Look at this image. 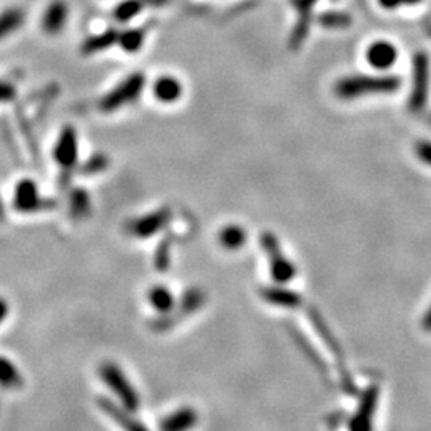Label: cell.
Masks as SVG:
<instances>
[{"mask_svg": "<svg viewBox=\"0 0 431 431\" xmlns=\"http://www.w3.org/2000/svg\"><path fill=\"white\" fill-rule=\"evenodd\" d=\"M246 242V232L240 226H227L219 232V243L228 251H235Z\"/></svg>", "mask_w": 431, "mask_h": 431, "instance_id": "obj_19", "label": "cell"}, {"mask_svg": "<svg viewBox=\"0 0 431 431\" xmlns=\"http://www.w3.org/2000/svg\"><path fill=\"white\" fill-rule=\"evenodd\" d=\"M260 243L262 246L265 248L267 254H269L272 276H274L278 283L291 281L294 275H296V267L291 264V260L283 256L278 240L272 235V233H264L260 238Z\"/></svg>", "mask_w": 431, "mask_h": 431, "instance_id": "obj_4", "label": "cell"}, {"mask_svg": "<svg viewBox=\"0 0 431 431\" xmlns=\"http://www.w3.org/2000/svg\"><path fill=\"white\" fill-rule=\"evenodd\" d=\"M170 265V249H168V243L158 244L157 254H155V267L158 270H165Z\"/></svg>", "mask_w": 431, "mask_h": 431, "instance_id": "obj_26", "label": "cell"}, {"mask_svg": "<svg viewBox=\"0 0 431 431\" xmlns=\"http://www.w3.org/2000/svg\"><path fill=\"white\" fill-rule=\"evenodd\" d=\"M68 5L61 0H56L52 5H48L45 13L42 16V27L47 34H58L63 29L65 21H68Z\"/></svg>", "mask_w": 431, "mask_h": 431, "instance_id": "obj_14", "label": "cell"}, {"mask_svg": "<svg viewBox=\"0 0 431 431\" xmlns=\"http://www.w3.org/2000/svg\"><path fill=\"white\" fill-rule=\"evenodd\" d=\"M379 400V389L370 386V389L364 393L363 402L359 406L356 416L353 417L350 422V431H373V414L377 407Z\"/></svg>", "mask_w": 431, "mask_h": 431, "instance_id": "obj_9", "label": "cell"}, {"mask_svg": "<svg viewBox=\"0 0 431 431\" xmlns=\"http://www.w3.org/2000/svg\"><path fill=\"white\" fill-rule=\"evenodd\" d=\"M318 21L321 26L329 27V29H342V27L352 24L350 16L342 12H326L323 15H320Z\"/></svg>", "mask_w": 431, "mask_h": 431, "instance_id": "obj_21", "label": "cell"}, {"mask_svg": "<svg viewBox=\"0 0 431 431\" xmlns=\"http://www.w3.org/2000/svg\"><path fill=\"white\" fill-rule=\"evenodd\" d=\"M70 203H72V212L75 216H85L86 212L90 211L88 195H86L85 192H81V190H79V192H75L72 195Z\"/></svg>", "mask_w": 431, "mask_h": 431, "instance_id": "obj_24", "label": "cell"}, {"mask_svg": "<svg viewBox=\"0 0 431 431\" xmlns=\"http://www.w3.org/2000/svg\"><path fill=\"white\" fill-rule=\"evenodd\" d=\"M97 406L107 417H111L123 431H149L143 422L131 416V412L127 409L116 405V402L107 400V398H100Z\"/></svg>", "mask_w": 431, "mask_h": 431, "instance_id": "obj_7", "label": "cell"}, {"mask_svg": "<svg viewBox=\"0 0 431 431\" xmlns=\"http://www.w3.org/2000/svg\"><path fill=\"white\" fill-rule=\"evenodd\" d=\"M315 3L316 0H292V5L299 12V21L296 27H294L291 40H289L291 48H294V50L302 47L305 37L308 34L310 23H312V8Z\"/></svg>", "mask_w": 431, "mask_h": 431, "instance_id": "obj_10", "label": "cell"}, {"mask_svg": "<svg viewBox=\"0 0 431 431\" xmlns=\"http://www.w3.org/2000/svg\"><path fill=\"white\" fill-rule=\"evenodd\" d=\"M366 56H368L369 64L373 65V68L379 69V70H385L396 63L398 52L390 42L380 40V42H374L373 45L368 48Z\"/></svg>", "mask_w": 431, "mask_h": 431, "instance_id": "obj_12", "label": "cell"}, {"mask_svg": "<svg viewBox=\"0 0 431 431\" xmlns=\"http://www.w3.org/2000/svg\"><path fill=\"white\" fill-rule=\"evenodd\" d=\"M3 217V206H2V201H0V219Z\"/></svg>", "mask_w": 431, "mask_h": 431, "instance_id": "obj_33", "label": "cell"}, {"mask_svg": "<svg viewBox=\"0 0 431 431\" xmlns=\"http://www.w3.org/2000/svg\"><path fill=\"white\" fill-rule=\"evenodd\" d=\"M144 42V31L143 29H134L128 31L120 37V43L127 52H138L141 45Z\"/></svg>", "mask_w": 431, "mask_h": 431, "instance_id": "obj_22", "label": "cell"}, {"mask_svg": "<svg viewBox=\"0 0 431 431\" xmlns=\"http://www.w3.org/2000/svg\"><path fill=\"white\" fill-rule=\"evenodd\" d=\"M154 95L158 101L165 102V104L176 102L182 96L181 81L176 77H171V75H163V77L155 80Z\"/></svg>", "mask_w": 431, "mask_h": 431, "instance_id": "obj_15", "label": "cell"}, {"mask_svg": "<svg viewBox=\"0 0 431 431\" xmlns=\"http://www.w3.org/2000/svg\"><path fill=\"white\" fill-rule=\"evenodd\" d=\"M260 296L265 299L267 302L280 305V307H297L301 304V297L296 292L289 291V289H280V288H269L262 289Z\"/></svg>", "mask_w": 431, "mask_h": 431, "instance_id": "obj_17", "label": "cell"}, {"mask_svg": "<svg viewBox=\"0 0 431 431\" xmlns=\"http://www.w3.org/2000/svg\"><path fill=\"white\" fill-rule=\"evenodd\" d=\"M54 157L56 162L64 168H70L75 165L77 160V136L72 128L64 130L61 133L56 144V150H54Z\"/></svg>", "mask_w": 431, "mask_h": 431, "instance_id": "obj_13", "label": "cell"}, {"mask_svg": "<svg viewBox=\"0 0 431 431\" xmlns=\"http://www.w3.org/2000/svg\"><path fill=\"white\" fill-rule=\"evenodd\" d=\"M430 34H431V31H430Z\"/></svg>", "mask_w": 431, "mask_h": 431, "instance_id": "obj_34", "label": "cell"}, {"mask_svg": "<svg viewBox=\"0 0 431 431\" xmlns=\"http://www.w3.org/2000/svg\"><path fill=\"white\" fill-rule=\"evenodd\" d=\"M15 96V88L12 85L0 81V102L2 101H12Z\"/></svg>", "mask_w": 431, "mask_h": 431, "instance_id": "obj_28", "label": "cell"}, {"mask_svg": "<svg viewBox=\"0 0 431 431\" xmlns=\"http://www.w3.org/2000/svg\"><path fill=\"white\" fill-rule=\"evenodd\" d=\"M100 377L112 390L113 395L122 402V407L130 412H136L141 406V398L127 374L120 369L116 363L106 361L100 366Z\"/></svg>", "mask_w": 431, "mask_h": 431, "instance_id": "obj_2", "label": "cell"}, {"mask_svg": "<svg viewBox=\"0 0 431 431\" xmlns=\"http://www.w3.org/2000/svg\"><path fill=\"white\" fill-rule=\"evenodd\" d=\"M116 40V36L112 34V32H109V34H104V36H100V37H93V39L86 43V52H97L101 50V48L107 47L109 43Z\"/></svg>", "mask_w": 431, "mask_h": 431, "instance_id": "obj_25", "label": "cell"}, {"mask_svg": "<svg viewBox=\"0 0 431 431\" xmlns=\"http://www.w3.org/2000/svg\"><path fill=\"white\" fill-rule=\"evenodd\" d=\"M380 5L386 10H393V8H398L401 5V0H379Z\"/></svg>", "mask_w": 431, "mask_h": 431, "instance_id": "obj_29", "label": "cell"}, {"mask_svg": "<svg viewBox=\"0 0 431 431\" xmlns=\"http://www.w3.org/2000/svg\"><path fill=\"white\" fill-rule=\"evenodd\" d=\"M141 3L138 0H127V2L120 3L116 10V18L118 21H128L139 13Z\"/></svg>", "mask_w": 431, "mask_h": 431, "instance_id": "obj_23", "label": "cell"}, {"mask_svg": "<svg viewBox=\"0 0 431 431\" xmlns=\"http://www.w3.org/2000/svg\"><path fill=\"white\" fill-rule=\"evenodd\" d=\"M198 423V414L194 407L184 406L168 414L160 422V431H190Z\"/></svg>", "mask_w": 431, "mask_h": 431, "instance_id": "obj_11", "label": "cell"}, {"mask_svg": "<svg viewBox=\"0 0 431 431\" xmlns=\"http://www.w3.org/2000/svg\"><path fill=\"white\" fill-rule=\"evenodd\" d=\"M170 219H171V211L163 208L150 212V214L141 216L139 219L131 222L128 228L131 235L138 238H150L154 237L155 233L160 232L162 228H165Z\"/></svg>", "mask_w": 431, "mask_h": 431, "instance_id": "obj_6", "label": "cell"}, {"mask_svg": "<svg viewBox=\"0 0 431 431\" xmlns=\"http://www.w3.org/2000/svg\"><path fill=\"white\" fill-rule=\"evenodd\" d=\"M0 386L16 390L23 386V375L8 358L0 356Z\"/></svg>", "mask_w": 431, "mask_h": 431, "instance_id": "obj_18", "label": "cell"}, {"mask_svg": "<svg viewBox=\"0 0 431 431\" xmlns=\"http://www.w3.org/2000/svg\"><path fill=\"white\" fill-rule=\"evenodd\" d=\"M15 206L21 212H34L36 210L45 206V201H42L37 185L31 179H23L16 184L15 189Z\"/></svg>", "mask_w": 431, "mask_h": 431, "instance_id": "obj_8", "label": "cell"}, {"mask_svg": "<svg viewBox=\"0 0 431 431\" xmlns=\"http://www.w3.org/2000/svg\"><path fill=\"white\" fill-rule=\"evenodd\" d=\"M422 324H423V329L425 331H431V307H430V310L427 312V315H425Z\"/></svg>", "mask_w": 431, "mask_h": 431, "instance_id": "obj_31", "label": "cell"}, {"mask_svg": "<svg viewBox=\"0 0 431 431\" xmlns=\"http://www.w3.org/2000/svg\"><path fill=\"white\" fill-rule=\"evenodd\" d=\"M416 152L420 160H422L425 165L431 166V143L430 141H420L416 146Z\"/></svg>", "mask_w": 431, "mask_h": 431, "instance_id": "obj_27", "label": "cell"}, {"mask_svg": "<svg viewBox=\"0 0 431 431\" xmlns=\"http://www.w3.org/2000/svg\"><path fill=\"white\" fill-rule=\"evenodd\" d=\"M147 297H149L152 307H154L160 315H170L173 312L174 305H176L173 292L163 285L152 286L149 294H147Z\"/></svg>", "mask_w": 431, "mask_h": 431, "instance_id": "obj_16", "label": "cell"}, {"mask_svg": "<svg viewBox=\"0 0 431 431\" xmlns=\"http://www.w3.org/2000/svg\"><path fill=\"white\" fill-rule=\"evenodd\" d=\"M144 86V75L143 74H134L123 81L122 85H118L116 90L104 97L101 101V109L106 112L117 111L118 107H123L133 102Z\"/></svg>", "mask_w": 431, "mask_h": 431, "instance_id": "obj_5", "label": "cell"}, {"mask_svg": "<svg viewBox=\"0 0 431 431\" xmlns=\"http://www.w3.org/2000/svg\"><path fill=\"white\" fill-rule=\"evenodd\" d=\"M430 91V59L425 53L418 52L414 56L412 91L409 97V109L412 112L423 111L428 101Z\"/></svg>", "mask_w": 431, "mask_h": 431, "instance_id": "obj_3", "label": "cell"}, {"mask_svg": "<svg viewBox=\"0 0 431 431\" xmlns=\"http://www.w3.org/2000/svg\"><path fill=\"white\" fill-rule=\"evenodd\" d=\"M24 15L18 8H10L5 10L3 13H0V39L7 37L15 32L18 27L23 24Z\"/></svg>", "mask_w": 431, "mask_h": 431, "instance_id": "obj_20", "label": "cell"}, {"mask_svg": "<svg viewBox=\"0 0 431 431\" xmlns=\"http://www.w3.org/2000/svg\"><path fill=\"white\" fill-rule=\"evenodd\" d=\"M401 80L395 75H350L336 84V95L342 100H356L366 95L393 93L400 88Z\"/></svg>", "mask_w": 431, "mask_h": 431, "instance_id": "obj_1", "label": "cell"}, {"mask_svg": "<svg viewBox=\"0 0 431 431\" xmlns=\"http://www.w3.org/2000/svg\"><path fill=\"white\" fill-rule=\"evenodd\" d=\"M420 0H401V5H416Z\"/></svg>", "mask_w": 431, "mask_h": 431, "instance_id": "obj_32", "label": "cell"}, {"mask_svg": "<svg viewBox=\"0 0 431 431\" xmlns=\"http://www.w3.org/2000/svg\"><path fill=\"white\" fill-rule=\"evenodd\" d=\"M8 316V302L0 297V323Z\"/></svg>", "mask_w": 431, "mask_h": 431, "instance_id": "obj_30", "label": "cell"}]
</instances>
